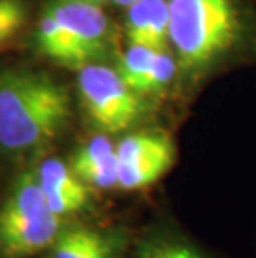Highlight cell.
I'll list each match as a JSON object with an SVG mask.
<instances>
[{"mask_svg": "<svg viewBox=\"0 0 256 258\" xmlns=\"http://www.w3.org/2000/svg\"><path fill=\"white\" fill-rule=\"evenodd\" d=\"M70 98L50 77L29 70L0 75V148L9 153L40 150L62 134Z\"/></svg>", "mask_w": 256, "mask_h": 258, "instance_id": "obj_1", "label": "cell"}, {"mask_svg": "<svg viewBox=\"0 0 256 258\" xmlns=\"http://www.w3.org/2000/svg\"><path fill=\"white\" fill-rule=\"evenodd\" d=\"M170 42L183 72H200L238 42L239 15L235 0H166Z\"/></svg>", "mask_w": 256, "mask_h": 258, "instance_id": "obj_2", "label": "cell"}, {"mask_svg": "<svg viewBox=\"0 0 256 258\" xmlns=\"http://www.w3.org/2000/svg\"><path fill=\"white\" fill-rule=\"evenodd\" d=\"M77 85L87 117L105 134L128 130L143 112L141 95L107 65L90 63L80 69Z\"/></svg>", "mask_w": 256, "mask_h": 258, "instance_id": "obj_3", "label": "cell"}, {"mask_svg": "<svg viewBox=\"0 0 256 258\" xmlns=\"http://www.w3.org/2000/svg\"><path fill=\"white\" fill-rule=\"evenodd\" d=\"M118 188L141 190L158 182L175 163V144L161 132H138L117 145Z\"/></svg>", "mask_w": 256, "mask_h": 258, "instance_id": "obj_4", "label": "cell"}, {"mask_svg": "<svg viewBox=\"0 0 256 258\" xmlns=\"http://www.w3.org/2000/svg\"><path fill=\"white\" fill-rule=\"evenodd\" d=\"M73 38L87 62L99 63L112 48V25L102 5L81 0H57L47 9Z\"/></svg>", "mask_w": 256, "mask_h": 258, "instance_id": "obj_5", "label": "cell"}, {"mask_svg": "<svg viewBox=\"0 0 256 258\" xmlns=\"http://www.w3.org/2000/svg\"><path fill=\"white\" fill-rule=\"evenodd\" d=\"M178 69L177 58L165 50L151 47L130 45L118 60L117 72L138 95L158 93L170 84Z\"/></svg>", "mask_w": 256, "mask_h": 258, "instance_id": "obj_6", "label": "cell"}, {"mask_svg": "<svg viewBox=\"0 0 256 258\" xmlns=\"http://www.w3.org/2000/svg\"><path fill=\"white\" fill-rule=\"evenodd\" d=\"M35 173L48 207L57 215H70L89 203L90 186L58 158H47Z\"/></svg>", "mask_w": 256, "mask_h": 258, "instance_id": "obj_7", "label": "cell"}, {"mask_svg": "<svg viewBox=\"0 0 256 258\" xmlns=\"http://www.w3.org/2000/svg\"><path fill=\"white\" fill-rule=\"evenodd\" d=\"M62 217L48 213L32 220L0 227V250L7 258H24L47 250L62 232Z\"/></svg>", "mask_w": 256, "mask_h": 258, "instance_id": "obj_8", "label": "cell"}, {"mask_svg": "<svg viewBox=\"0 0 256 258\" xmlns=\"http://www.w3.org/2000/svg\"><path fill=\"white\" fill-rule=\"evenodd\" d=\"M170 15L166 0H137L127 7L125 37L128 45L165 50L170 42Z\"/></svg>", "mask_w": 256, "mask_h": 258, "instance_id": "obj_9", "label": "cell"}, {"mask_svg": "<svg viewBox=\"0 0 256 258\" xmlns=\"http://www.w3.org/2000/svg\"><path fill=\"white\" fill-rule=\"evenodd\" d=\"M73 173L89 186L110 190L118 186L117 145L105 135H97L83 144L70 162Z\"/></svg>", "mask_w": 256, "mask_h": 258, "instance_id": "obj_10", "label": "cell"}, {"mask_svg": "<svg viewBox=\"0 0 256 258\" xmlns=\"http://www.w3.org/2000/svg\"><path fill=\"white\" fill-rule=\"evenodd\" d=\"M123 240L102 230L73 227L60 232L50 258H120Z\"/></svg>", "mask_w": 256, "mask_h": 258, "instance_id": "obj_11", "label": "cell"}, {"mask_svg": "<svg viewBox=\"0 0 256 258\" xmlns=\"http://www.w3.org/2000/svg\"><path fill=\"white\" fill-rule=\"evenodd\" d=\"M48 213H52V210L45 200L37 173L25 172L15 182L4 205L0 207V227L32 220Z\"/></svg>", "mask_w": 256, "mask_h": 258, "instance_id": "obj_12", "label": "cell"}, {"mask_svg": "<svg viewBox=\"0 0 256 258\" xmlns=\"http://www.w3.org/2000/svg\"><path fill=\"white\" fill-rule=\"evenodd\" d=\"M35 43L42 55L48 57L62 67L80 70L89 65L73 38L48 10L43 14L42 20L37 25Z\"/></svg>", "mask_w": 256, "mask_h": 258, "instance_id": "obj_13", "label": "cell"}, {"mask_svg": "<svg viewBox=\"0 0 256 258\" xmlns=\"http://www.w3.org/2000/svg\"><path fill=\"white\" fill-rule=\"evenodd\" d=\"M135 258H205L203 253L187 240L175 237H155L138 246Z\"/></svg>", "mask_w": 256, "mask_h": 258, "instance_id": "obj_14", "label": "cell"}, {"mask_svg": "<svg viewBox=\"0 0 256 258\" xmlns=\"http://www.w3.org/2000/svg\"><path fill=\"white\" fill-rule=\"evenodd\" d=\"M25 17L27 9L22 0H0V48L19 35Z\"/></svg>", "mask_w": 256, "mask_h": 258, "instance_id": "obj_15", "label": "cell"}, {"mask_svg": "<svg viewBox=\"0 0 256 258\" xmlns=\"http://www.w3.org/2000/svg\"><path fill=\"white\" fill-rule=\"evenodd\" d=\"M112 4H115L117 7H122V9H127L128 5H132L133 2H137V0H110Z\"/></svg>", "mask_w": 256, "mask_h": 258, "instance_id": "obj_16", "label": "cell"}, {"mask_svg": "<svg viewBox=\"0 0 256 258\" xmlns=\"http://www.w3.org/2000/svg\"><path fill=\"white\" fill-rule=\"evenodd\" d=\"M81 2H89V4H95V5H103L107 0H81Z\"/></svg>", "mask_w": 256, "mask_h": 258, "instance_id": "obj_17", "label": "cell"}]
</instances>
